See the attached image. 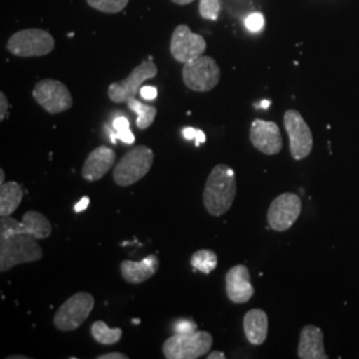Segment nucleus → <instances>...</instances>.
<instances>
[{
    "label": "nucleus",
    "mask_w": 359,
    "mask_h": 359,
    "mask_svg": "<svg viewBox=\"0 0 359 359\" xmlns=\"http://www.w3.org/2000/svg\"><path fill=\"white\" fill-rule=\"evenodd\" d=\"M237 193L234 170L226 164H218L206 180L203 194L204 206L210 216L219 217L231 209Z\"/></svg>",
    "instance_id": "1"
},
{
    "label": "nucleus",
    "mask_w": 359,
    "mask_h": 359,
    "mask_svg": "<svg viewBox=\"0 0 359 359\" xmlns=\"http://www.w3.org/2000/svg\"><path fill=\"white\" fill-rule=\"evenodd\" d=\"M43 258L38 240L28 234L0 237V271L6 273L20 264L36 262Z\"/></svg>",
    "instance_id": "2"
},
{
    "label": "nucleus",
    "mask_w": 359,
    "mask_h": 359,
    "mask_svg": "<svg viewBox=\"0 0 359 359\" xmlns=\"http://www.w3.org/2000/svg\"><path fill=\"white\" fill-rule=\"evenodd\" d=\"M154 151L136 145L121 157L114 168V181L118 187H130L144 179L154 165Z\"/></svg>",
    "instance_id": "3"
},
{
    "label": "nucleus",
    "mask_w": 359,
    "mask_h": 359,
    "mask_svg": "<svg viewBox=\"0 0 359 359\" xmlns=\"http://www.w3.org/2000/svg\"><path fill=\"white\" fill-rule=\"evenodd\" d=\"M6 48L16 57H40L53 51L55 39L48 31L28 28L13 34Z\"/></svg>",
    "instance_id": "4"
},
{
    "label": "nucleus",
    "mask_w": 359,
    "mask_h": 359,
    "mask_svg": "<svg viewBox=\"0 0 359 359\" xmlns=\"http://www.w3.org/2000/svg\"><path fill=\"white\" fill-rule=\"evenodd\" d=\"M213 345V338L208 332L175 334L163 345L167 359H197L206 355Z\"/></svg>",
    "instance_id": "5"
},
{
    "label": "nucleus",
    "mask_w": 359,
    "mask_h": 359,
    "mask_svg": "<svg viewBox=\"0 0 359 359\" xmlns=\"http://www.w3.org/2000/svg\"><path fill=\"white\" fill-rule=\"evenodd\" d=\"M95 306V298L88 292H79L69 297L56 311L53 325L60 332H72L79 329L90 317Z\"/></svg>",
    "instance_id": "6"
},
{
    "label": "nucleus",
    "mask_w": 359,
    "mask_h": 359,
    "mask_svg": "<svg viewBox=\"0 0 359 359\" xmlns=\"http://www.w3.org/2000/svg\"><path fill=\"white\" fill-rule=\"evenodd\" d=\"M221 79V69L217 62L210 56H200L184 65L182 81L194 92H209L215 90Z\"/></svg>",
    "instance_id": "7"
},
{
    "label": "nucleus",
    "mask_w": 359,
    "mask_h": 359,
    "mask_svg": "<svg viewBox=\"0 0 359 359\" xmlns=\"http://www.w3.org/2000/svg\"><path fill=\"white\" fill-rule=\"evenodd\" d=\"M35 102L48 114L57 115L72 108L74 99L67 86L59 80H40L32 90Z\"/></svg>",
    "instance_id": "8"
},
{
    "label": "nucleus",
    "mask_w": 359,
    "mask_h": 359,
    "mask_svg": "<svg viewBox=\"0 0 359 359\" xmlns=\"http://www.w3.org/2000/svg\"><path fill=\"white\" fill-rule=\"evenodd\" d=\"M157 75V65L154 62L145 60L137 67L133 68V71L121 81L112 83L108 87V96L114 103H127L129 99H133L140 93L144 83L149 79H154Z\"/></svg>",
    "instance_id": "9"
},
{
    "label": "nucleus",
    "mask_w": 359,
    "mask_h": 359,
    "mask_svg": "<svg viewBox=\"0 0 359 359\" xmlns=\"http://www.w3.org/2000/svg\"><path fill=\"white\" fill-rule=\"evenodd\" d=\"M50 219L36 210H28L22 221L13 218L0 217V237H10L13 234H28L36 240H46L51 236Z\"/></svg>",
    "instance_id": "10"
},
{
    "label": "nucleus",
    "mask_w": 359,
    "mask_h": 359,
    "mask_svg": "<svg viewBox=\"0 0 359 359\" xmlns=\"http://www.w3.org/2000/svg\"><path fill=\"white\" fill-rule=\"evenodd\" d=\"M283 126L289 136L290 154L294 160H304L313 151V133L304 116L295 109H287L283 115Z\"/></svg>",
    "instance_id": "11"
},
{
    "label": "nucleus",
    "mask_w": 359,
    "mask_h": 359,
    "mask_svg": "<svg viewBox=\"0 0 359 359\" xmlns=\"http://www.w3.org/2000/svg\"><path fill=\"white\" fill-rule=\"evenodd\" d=\"M302 200L294 193H283L277 196L268 210V224L273 231H289L301 216Z\"/></svg>",
    "instance_id": "12"
},
{
    "label": "nucleus",
    "mask_w": 359,
    "mask_h": 359,
    "mask_svg": "<svg viewBox=\"0 0 359 359\" xmlns=\"http://www.w3.org/2000/svg\"><path fill=\"white\" fill-rule=\"evenodd\" d=\"M206 51V40L204 36L194 34L187 25H180L175 28L170 39V53L179 63H188Z\"/></svg>",
    "instance_id": "13"
},
{
    "label": "nucleus",
    "mask_w": 359,
    "mask_h": 359,
    "mask_svg": "<svg viewBox=\"0 0 359 359\" xmlns=\"http://www.w3.org/2000/svg\"><path fill=\"white\" fill-rule=\"evenodd\" d=\"M249 139L253 147L261 154L274 156L283 151L281 129L274 121H266L261 118L253 120Z\"/></svg>",
    "instance_id": "14"
},
{
    "label": "nucleus",
    "mask_w": 359,
    "mask_h": 359,
    "mask_svg": "<svg viewBox=\"0 0 359 359\" xmlns=\"http://www.w3.org/2000/svg\"><path fill=\"white\" fill-rule=\"evenodd\" d=\"M226 295L233 304H246L255 295V287L250 281V273L245 265H236L225 277Z\"/></svg>",
    "instance_id": "15"
},
{
    "label": "nucleus",
    "mask_w": 359,
    "mask_h": 359,
    "mask_svg": "<svg viewBox=\"0 0 359 359\" xmlns=\"http://www.w3.org/2000/svg\"><path fill=\"white\" fill-rule=\"evenodd\" d=\"M116 163V154L114 149L102 145L95 148L87 157L81 176L87 181H99L112 169Z\"/></svg>",
    "instance_id": "16"
},
{
    "label": "nucleus",
    "mask_w": 359,
    "mask_h": 359,
    "mask_svg": "<svg viewBox=\"0 0 359 359\" xmlns=\"http://www.w3.org/2000/svg\"><path fill=\"white\" fill-rule=\"evenodd\" d=\"M297 355L301 359L329 358L323 345V332L318 326L306 325L302 327Z\"/></svg>",
    "instance_id": "17"
},
{
    "label": "nucleus",
    "mask_w": 359,
    "mask_h": 359,
    "mask_svg": "<svg viewBox=\"0 0 359 359\" xmlns=\"http://www.w3.org/2000/svg\"><path fill=\"white\" fill-rule=\"evenodd\" d=\"M160 266V261L156 255L142 258L140 262H135L130 259H124L120 265V271L123 278L128 283L139 285L152 278L157 273Z\"/></svg>",
    "instance_id": "18"
},
{
    "label": "nucleus",
    "mask_w": 359,
    "mask_h": 359,
    "mask_svg": "<svg viewBox=\"0 0 359 359\" xmlns=\"http://www.w3.org/2000/svg\"><path fill=\"white\" fill-rule=\"evenodd\" d=\"M269 320L262 309H252L244 316V333L249 344L259 346L268 338Z\"/></svg>",
    "instance_id": "19"
},
{
    "label": "nucleus",
    "mask_w": 359,
    "mask_h": 359,
    "mask_svg": "<svg viewBox=\"0 0 359 359\" xmlns=\"http://www.w3.org/2000/svg\"><path fill=\"white\" fill-rule=\"evenodd\" d=\"M23 196L25 192L18 182L8 181L1 184L0 185V217L11 216L20 205Z\"/></svg>",
    "instance_id": "20"
},
{
    "label": "nucleus",
    "mask_w": 359,
    "mask_h": 359,
    "mask_svg": "<svg viewBox=\"0 0 359 359\" xmlns=\"http://www.w3.org/2000/svg\"><path fill=\"white\" fill-rule=\"evenodd\" d=\"M127 105H128V108L132 112H135L137 115V120H136L137 128H149L154 124V118H156V115H157L156 107L142 103L136 97L129 99L128 102H127Z\"/></svg>",
    "instance_id": "21"
},
{
    "label": "nucleus",
    "mask_w": 359,
    "mask_h": 359,
    "mask_svg": "<svg viewBox=\"0 0 359 359\" xmlns=\"http://www.w3.org/2000/svg\"><path fill=\"white\" fill-rule=\"evenodd\" d=\"M90 334L97 344L108 346V345H115L121 339L123 330L120 327L111 329L107 326L105 322L96 321L93 322V325L90 327Z\"/></svg>",
    "instance_id": "22"
},
{
    "label": "nucleus",
    "mask_w": 359,
    "mask_h": 359,
    "mask_svg": "<svg viewBox=\"0 0 359 359\" xmlns=\"http://www.w3.org/2000/svg\"><path fill=\"white\" fill-rule=\"evenodd\" d=\"M191 265L193 269L198 270L204 274H210L213 270H216L218 265V256L209 249H200L193 253L191 257Z\"/></svg>",
    "instance_id": "23"
},
{
    "label": "nucleus",
    "mask_w": 359,
    "mask_h": 359,
    "mask_svg": "<svg viewBox=\"0 0 359 359\" xmlns=\"http://www.w3.org/2000/svg\"><path fill=\"white\" fill-rule=\"evenodd\" d=\"M87 3L90 7L97 11L104 13H118L128 6L129 0H87Z\"/></svg>",
    "instance_id": "24"
},
{
    "label": "nucleus",
    "mask_w": 359,
    "mask_h": 359,
    "mask_svg": "<svg viewBox=\"0 0 359 359\" xmlns=\"http://www.w3.org/2000/svg\"><path fill=\"white\" fill-rule=\"evenodd\" d=\"M198 13L206 20H217L221 13V0H200Z\"/></svg>",
    "instance_id": "25"
},
{
    "label": "nucleus",
    "mask_w": 359,
    "mask_h": 359,
    "mask_svg": "<svg viewBox=\"0 0 359 359\" xmlns=\"http://www.w3.org/2000/svg\"><path fill=\"white\" fill-rule=\"evenodd\" d=\"M173 332L175 334H191L197 332V323L192 320L181 318L175 322L173 325Z\"/></svg>",
    "instance_id": "26"
},
{
    "label": "nucleus",
    "mask_w": 359,
    "mask_h": 359,
    "mask_svg": "<svg viewBox=\"0 0 359 359\" xmlns=\"http://www.w3.org/2000/svg\"><path fill=\"white\" fill-rule=\"evenodd\" d=\"M264 25H265L264 15L259 13H252V15H249V16L246 18V20H245V26H246V28H248L249 31H252V32H258V31H261V29L264 28Z\"/></svg>",
    "instance_id": "27"
},
{
    "label": "nucleus",
    "mask_w": 359,
    "mask_h": 359,
    "mask_svg": "<svg viewBox=\"0 0 359 359\" xmlns=\"http://www.w3.org/2000/svg\"><path fill=\"white\" fill-rule=\"evenodd\" d=\"M116 139L126 142V144H133L135 142V135L129 130V129H124V130H117L115 135ZM114 137V139H115Z\"/></svg>",
    "instance_id": "28"
},
{
    "label": "nucleus",
    "mask_w": 359,
    "mask_h": 359,
    "mask_svg": "<svg viewBox=\"0 0 359 359\" xmlns=\"http://www.w3.org/2000/svg\"><path fill=\"white\" fill-rule=\"evenodd\" d=\"M140 95H142L144 100L154 102V100H156V97H157V90L154 87H151V86H145V87H142Z\"/></svg>",
    "instance_id": "29"
},
{
    "label": "nucleus",
    "mask_w": 359,
    "mask_h": 359,
    "mask_svg": "<svg viewBox=\"0 0 359 359\" xmlns=\"http://www.w3.org/2000/svg\"><path fill=\"white\" fill-rule=\"evenodd\" d=\"M8 116V100L4 92H0V121Z\"/></svg>",
    "instance_id": "30"
},
{
    "label": "nucleus",
    "mask_w": 359,
    "mask_h": 359,
    "mask_svg": "<svg viewBox=\"0 0 359 359\" xmlns=\"http://www.w3.org/2000/svg\"><path fill=\"white\" fill-rule=\"evenodd\" d=\"M112 126H114V129H115L116 132L117 130H124V129H129V121L127 117H116L115 120H114V123H112Z\"/></svg>",
    "instance_id": "31"
},
{
    "label": "nucleus",
    "mask_w": 359,
    "mask_h": 359,
    "mask_svg": "<svg viewBox=\"0 0 359 359\" xmlns=\"http://www.w3.org/2000/svg\"><path fill=\"white\" fill-rule=\"evenodd\" d=\"M128 357L123 353H107L103 355H99L97 359H127Z\"/></svg>",
    "instance_id": "32"
},
{
    "label": "nucleus",
    "mask_w": 359,
    "mask_h": 359,
    "mask_svg": "<svg viewBox=\"0 0 359 359\" xmlns=\"http://www.w3.org/2000/svg\"><path fill=\"white\" fill-rule=\"evenodd\" d=\"M90 205V198L88 197H83L79 203H77L76 205H75V212H83V210H86L87 209V206Z\"/></svg>",
    "instance_id": "33"
},
{
    "label": "nucleus",
    "mask_w": 359,
    "mask_h": 359,
    "mask_svg": "<svg viewBox=\"0 0 359 359\" xmlns=\"http://www.w3.org/2000/svg\"><path fill=\"white\" fill-rule=\"evenodd\" d=\"M182 135H184V137H185L187 140H194V139H196V135H197V129L191 128V127L184 128Z\"/></svg>",
    "instance_id": "34"
},
{
    "label": "nucleus",
    "mask_w": 359,
    "mask_h": 359,
    "mask_svg": "<svg viewBox=\"0 0 359 359\" xmlns=\"http://www.w3.org/2000/svg\"><path fill=\"white\" fill-rule=\"evenodd\" d=\"M205 133L203 132V130H200V129H197V135H196V144L197 145H200V144H203V142H205Z\"/></svg>",
    "instance_id": "35"
},
{
    "label": "nucleus",
    "mask_w": 359,
    "mask_h": 359,
    "mask_svg": "<svg viewBox=\"0 0 359 359\" xmlns=\"http://www.w3.org/2000/svg\"><path fill=\"white\" fill-rule=\"evenodd\" d=\"M208 359H225V354L222 351H212L206 354Z\"/></svg>",
    "instance_id": "36"
},
{
    "label": "nucleus",
    "mask_w": 359,
    "mask_h": 359,
    "mask_svg": "<svg viewBox=\"0 0 359 359\" xmlns=\"http://www.w3.org/2000/svg\"><path fill=\"white\" fill-rule=\"evenodd\" d=\"M175 4H179V6H187V4H191L194 0H172Z\"/></svg>",
    "instance_id": "37"
},
{
    "label": "nucleus",
    "mask_w": 359,
    "mask_h": 359,
    "mask_svg": "<svg viewBox=\"0 0 359 359\" xmlns=\"http://www.w3.org/2000/svg\"><path fill=\"white\" fill-rule=\"evenodd\" d=\"M4 182H6V181H4V170L0 169V185L4 184Z\"/></svg>",
    "instance_id": "38"
},
{
    "label": "nucleus",
    "mask_w": 359,
    "mask_h": 359,
    "mask_svg": "<svg viewBox=\"0 0 359 359\" xmlns=\"http://www.w3.org/2000/svg\"><path fill=\"white\" fill-rule=\"evenodd\" d=\"M269 104V102H264V103H261V105H262V108H268Z\"/></svg>",
    "instance_id": "39"
}]
</instances>
